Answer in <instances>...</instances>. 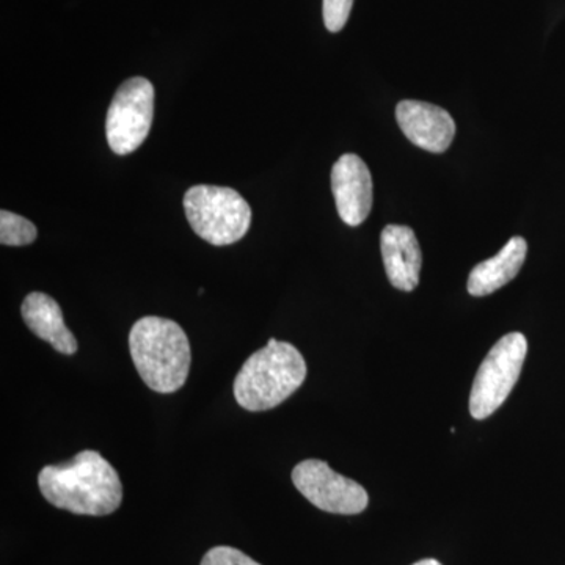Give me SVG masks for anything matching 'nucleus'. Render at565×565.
Segmentation results:
<instances>
[{
	"label": "nucleus",
	"mask_w": 565,
	"mask_h": 565,
	"mask_svg": "<svg viewBox=\"0 0 565 565\" xmlns=\"http://www.w3.org/2000/svg\"><path fill=\"white\" fill-rule=\"evenodd\" d=\"M39 487L47 503L76 515H109L122 501L120 476L92 449L81 451L70 462L44 467Z\"/></svg>",
	"instance_id": "f257e3e1"
},
{
	"label": "nucleus",
	"mask_w": 565,
	"mask_h": 565,
	"mask_svg": "<svg viewBox=\"0 0 565 565\" xmlns=\"http://www.w3.org/2000/svg\"><path fill=\"white\" fill-rule=\"evenodd\" d=\"M129 351L137 373L152 392L170 394L184 386L192 352L180 323L159 316H145L129 333Z\"/></svg>",
	"instance_id": "f03ea898"
},
{
	"label": "nucleus",
	"mask_w": 565,
	"mask_h": 565,
	"mask_svg": "<svg viewBox=\"0 0 565 565\" xmlns=\"http://www.w3.org/2000/svg\"><path fill=\"white\" fill-rule=\"evenodd\" d=\"M308 367L299 349L270 338L253 352L234 381V397L248 412H266L291 397L307 379Z\"/></svg>",
	"instance_id": "7ed1b4c3"
},
{
	"label": "nucleus",
	"mask_w": 565,
	"mask_h": 565,
	"mask_svg": "<svg viewBox=\"0 0 565 565\" xmlns=\"http://www.w3.org/2000/svg\"><path fill=\"white\" fill-rule=\"evenodd\" d=\"M184 210L193 232L217 247L237 243L250 228V204L234 189L193 185L185 192Z\"/></svg>",
	"instance_id": "20e7f679"
},
{
	"label": "nucleus",
	"mask_w": 565,
	"mask_h": 565,
	"mask_svg": "<svg viewBox=\"0 0 565 565\" xmlns=\"http://www.w3.org/2000/svg\"><path fill=\"white\" fill-rule=\"evenodd\" d=\"M527 353L525 334L514 332L501 338L487 353L476 373L470 394V414L486 419L501 407L512 393Z\"/></svg>",
	"instance_id": "39448f33"
},
{
	"label": "nucleus",
	"mask_w": 565,
	"mask_h": 565,
	"mask_svg": "<svg viewBox=\"0 0 565 565\" xmlns=\"http://www.w3.org/2000/svg\"><path fill=\"white\" fill-rule=\"evenodd\" d=\"M154 117V87L131 77L115 92L106 118V136L115 154H131L147 140Z\"/></svg>",
	"instance_id": "423d86ee"
},
{
	"label": "nucleus",
	"mask_w": 565,
	"mask_h": 565,
	"mask_svg": "<svg viewBox=\"0 0 565 565\" xmlns=\"http://www.w3.org/2000/svg\"><path fill=\"white\" fill-rule=\"evenodd\" d=\"M292 482L311 504L330 514H362L370 504V497L359 482L338 475L322 460L308 459L297 463Z\"/></svg>",
	"instance_id": "0eeeda50"
},
{
	"label": "nucleus",
	"mask_w": 565,
	"mask_h": 565,
	"mask_svg": "<svg viewBox=\"0 0 565 565\" xmlns=\"http://www.w3.org/2000/svg\"><path fill=\"white\" fill-rule=\"evenodd\" d=\"M332 192L341 221L359 226L373 210V177L362 158L344 154L332 169Z\"/></svg>",
	"instance_id": "6e6552de"
},
{
	"label": "nucleus",
	"mask_w": 565,
	"mask_h": 565,
	"mask_svg": "<svg viewBox=\"0 0 565 565\" xmlns=\"http://www.w3.org/2000/svg\"><path fill=\"white\" fill-rule=\"evenodd\" d=\"M396 120L412 143L435 154L448 150L456 137L451 115L435 104L405 99L397 104Z\"/></svg>",
	"instance_id": "1a4fd4ad"
},
{
	"label": "nucleus",
	"mask_w": 565,
	"mask_h": 565,
	"mask_svg": "<svg viewBox=\"0 0 565 565\" xmlns=\"http://www.w3.org/2000/svg\"><path fill=\"white\" fill-rule=\"evenodd\" d=\"M381 250L393 288L405 292L415 291L422 277L423 253L414 230L404 225L385 226Z\"/></svg>",
	"instance_id": "9d476101"
},
{
	"label": "nucleus",
	"mask_w": 565,
	"mask_h": 565,
	"mask_svg": "<svg viewBox=\"0 0 565 565\" xmlns=\"http://www.w3.org/2000/svg\"><path fill=\"white\" fill-rule=\"evenodd\" d=\"M25 326L40 340L50 343L55 351L63 355H74L77 352V340L65 321L61 305L44 292H31L25 297L21 307Z\"/></svg>",
	"instance_id": "9b49d317"
},
{
	"label": "nucleus",
	"mask_w": 565,
	"mask_h": 565,
	"mask_svg": "<svg viewBox=\"0 0 565 565\" xmlns=\"http://www.w3.org/2000/svg\"><path fill=\"white\" fill-rule=\"evenodd\" d=\"M527 244L523 237H512L493 258L479 263L468 277V292L475 297L490 296L514 280L525 263Z\"/></svg>",
	"instance_id": "f8f14e48"
},
{
	"label": "nucleus",
	"mask_w": 565,
	"mask_h": 565,
	"mask_svg": "<svg viewBox=\"0 0 565 565\" xmlns=\"http://www.w3.org/2000/svg\"><path fill=\"white\" fill-rule=\"evenodd\" d=\"M36 226L10 211H0V243L7 247H24L35 243Z\"/></svg>",
	"instance_id": "ddd939ff"
},
{
	"label": "nucleus",
	"mask_w": 565,
	"mask_h": 565,
	"mask_svg": "<svg viewBox=\"0 0 565 565\" xmlns=\"http://www.w3.org/2000/svg\"><path fill=\"white\" fill-rule=\"evenodd\" d=\"M353 0H323V22L327 31H343L351 17Z\"/></svg>",
	"instance_id": "4468645a"
},
{
	"label": "nucleus",
	"mask_w": 565,
	"mask_h": 565,
	"mask_svg": "<svg viewBox=\"0 0 565 565\" xmlns=\"http://www.w3.org/2000/svg\"><path fill=\"white\" fill-rule=\"evenodd\" d=\"M200 565H262L233 546H214L203 556Z\"/></svg>",
	"instance_id": "2eb2a0df"
},
{
	"label": "nucleus",
	"mask_w": 565,
	"mask_h": 565,
	"mask_svg": "<svg viewBox=\"0 0 565 565\" xmlns=\"http://www.w3.org/2000/svg\"><path fill=\"white\" fill-rule=\"evenodd\" d=\"M412 565H444L440 561L433 559V557H427V559L418 561V563Z\"/></svg>",
	"instance_id": "dca6fc26"
}]
</instances>
